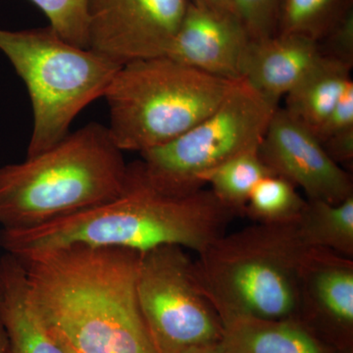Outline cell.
Masks as SVG:
<instances>
[{"mask_svg":"<svg viewBox=\"0 0 353 353\" xmlns=\"http://www.w3.org/2000/svg\"><path fill=\"white\" fill-rule=\"evenodd\" d=\"M0 324L8 353H65L32 303L24 268L8 253L0 257Z\"/></svg>","mask_w":353,"mask_h":353,"instance_id":"cell-14","label":"cell"},{"mask_svg":"<svg viewBox=\"0 0 353 353\" xmlns=\"http://www.w3.org/2000/svg\"><path fill=\"white\" fill-rule=\"evenodd\" d=\"M322 55L353 67V9L345 14L320 41Z\"/></svg>","mask_w":353,"mask_h":353,"instance_id":"cell-23","label":"cell"},{"mask_svg":"<svg viewBox=\"0 0 353 353\" xmlns=\"http://www.w3.org/2000/svg\"><path fill=\"white\" fill-rule=\"evenodd\" d=\"M259 155L275 175L303 189L309 201L339 204L353 196L352 173L336 164L312 131L284 108L274 113Z\"/></svg>","mask_w":353,"mask_h":353,"instance_id":"cell-10","label":"cell"},{"mask_svg":"<svg viewBox=\"0 0 353 353\" xmlns=\"http://www.w3.org/2000/svg\"><path fill=\"white\" fill-rule=\"evenodd\" d=\"M190 2L194 4V6L205 7V8L211 9V10L231 14V15L240 17L233 0H190Z\"/></svg>","mask_w":353,"mask_h":353,"instance_id":"cell-26","label":"cell"},{"mask_svg":"<svg viewBox=\"0 0 353 353\" xmlns=\"http://www.w3.org/2000/svg\"><path fill=\"white\" fill-rule=\"evenodd\" d=\"M323 55L313 39L296 34H274L250 41L243 60L241 79L260 94L279 105L307 75Z\"/></svg>","mask_w":353,"mask_h":353,"instance_id":"cell-13","label":"cell"},{"mask_svg":"<svg viewBox=\"0 0 353 353\" xmlns=\"http://www.w3.org/2000/svg\"><path fill=\"white\" fill-rule=\"evenodd\" d=\"M221 347L226 353H345L297 318L234 317L223 322Z\"/></svg>","mask_w":353,"mask_h":353,"instance_id":"cell-15","label":"cell"},{"mask_svg":"<svg viewBox=\"0 0 353 353\" xmlns=\"http://www.w3.org/2000/svg\"><path fill=\"white\" fill-rule=\"evenodd\" d=\"M352 9L353 0H280L276 34H296L319 43Z\"/></svg>","mask_w":353,"mask_h":353,"instance_id":"cell-19","label":"cell"},{"mask_svg":"<svg viewBox=\"0 0 353 353\" xmlns=\"http://www.w3.org/2000/svg\"><path fill=\"white\" fill-rule=\"evenodd\" d=\"M236 216L210 190L187 196L160 192L134 161L128 164L126 183L115 199L41 226L0 229V246L14 257L72 243L141 253L172 245L199 254L226 233Z\"/></svg>","mask_w":353,"mask_h":353,"instance_id":"cell-2","label":"cell"},{"mask_svg":"<svg viewBox=\"0 0 353 353\" xmlns=\"http://www.w3.org/2000/svg\"><path fill=\"white\" fill-rule=\"evenodd\" d=\"M323 148L336 164L352 171L353 166V129L334 134L322 143ZM352 173V172H350Z\"/></svg>","mask_w":353,"mask_h":353,"instance_id":"cell-25","label":"cell"},{"mask_svg":"<svg viewBox=\"0 0 353 353\" xmlns=\"http://www.w3.org/2000/svg\"><path fill=\"white\" fill-rule=\"evenodd\" d=\"M234 81L167 57L122 65L103 95L111 138L123 152L141 153L166 145L212 113Z\"/></svg>","mask_w":353,"mask_h":353,"instance_id":"cell-5","label":"cell"},{"mask_svg":"<svg viewBox=\"0 0 353 353\" xmlns=\"http://www.w3.org/2000/svg\"><path fill=\"white\" fill-rule=\"evenodd\" d=\"M15 259L41 319L79 352L157 353L137 294L141 252L72 243Z\"/></svg>","mask_w":353,"mask_h":353,"instance_id":"cell-1","label":"cell"},{"mask_svg":"<svg viewBox=\"0 0 353 353\" xmlns=\"http://www.w3.org/2000/svg\"><path fill=\"white\" fill-rule=\"evenodd\" d=\"M296 225L307 248L353 259V196L339 204L306 199Z\"/></svg>","mask_w":353,"mask_h":353,"instance_id":"cell-17","label":"cell"},{"mask_svg":"<svg viewBox=\"0 0 353 353\" xmlns=\"http://www.w3.org/2000/svg\"><path fill=\"white\" fill-rule=\"evenodd\" d=\"M250 41L239 16L190 2L166 57L208 75L238 80Z\"/></svg>","mask_w":353,"mask_h":353,"instance_id":"cell-12","label":"cell"},{"mask_svg":"<svg viewBox=\"0 0 353 353\" xmlns=\"http://www.w3.org/2000/svg\"><path fill=\"white\" fill-rule=\"evenodd\" d=\"M127 174L108 126L88 123L52 148L0 167V226H41L105 203L119 196Z\"/></svg>","mask_w":353,"mask_h":353,"instance_id":"cell-3","label":"cell"},{"mask_svg":"<svg viewBox=\"0 0 353 353\" xmlns=\"http://www.w3.org/2000/svg\"><path fill=\"white\" fill-rule=\"evenodd\" d=\"M0 51L29 92L32 130L27 157L52 148L83 109L103 97L121 65L62 39L52 28L0 29Z\"/></svg>","mask_w":353,"mask_h":353,"instance_id":"cell-6","label":"cell"},{"mask_svg":"<svg viewBox=\"0 0 353 353\" xmlns=\"http://www.w3.org/2000/svg\"><path fill=\"white\" fill-rule=\"evenodd\" d=\"M137 294L157 353H183L222 340V320L199 287L185 248L161 245L141 253Z\"/></svg>","mask_w":353,"mask_h":353,"instance_id":"cell-8","label":"cell"},{"mask_svg":"<svg viewBox=\"0 0 353 353\" xmlns=\"http://www.w3.org/2000/svg\"><path fill=\"white\" fill-rule=\"evenodd\" d=\"M352 67L323 55L285 95V110L311 131L319 126L352 82Z\"/></svg>","mask_w":353,"mask_h":353,"instance_id":"cell-16","label":"cell"},{"mask_svg":"<svg viewBox=\"0 0 353 353\" xmlns=\"http://www.w3.org/2000/svg\"><path fill=\"white\" fill-rule=\"evenodd\" d=\"M65 41L88 48V0H31Z\"/></svg>","mask_w":353,"mask_h":353,"instance_id":"cell-21","label":"cell"},{"mask_svg":"<svg viewBox=\"0 0 353 353\" xmlns=\"http://www.w3.org/2000/svg\"><path fill=\"white\" fill-rule=\"evenodd\" d=\"M51 333H52L53 336L57 338V340L59 341L60 345H62V347H63L65 353H80L78 352V350H75L73 347H72L71 345L66 340H64L63 338H61V336H58L57 334L53 333L52 331H50Z\"/></svg>","mask_w":353,"mask_h":353,"instance_id":"cell-29","label":"cell"},{"mask_svg":"<svg viewBox=\"0 0 353 353\" xmlns=\"http://www.w3.org/2000/svg\"><path fill=\"white\" fill-rule=\"evenodd\" d=\"M0 353H8V339L3 326L0 324Z\"/></svg>","mask_w":353,"mask_h":353,"instance_id":"cell-28","label":"cell"},{"mask_svg":"<svg viewBox=\"0 0 353 353\" xmlns=\"http://www.w3.org/2000/svg\"><path fill=\"white\" fill-rule=\"evenodd\" d=\"M183 353H226L221 347L220 343H215V345H204V347H199L190 348L187 352Z\"/></svg>","mask_w":353,"mask_h":353,"instance_id":"cell-27","label":"cell"},{"mask_svg":"<svg viewBox=\"0 0 353 353\" xmlns=\"http://www.w3.org/2000/svg\"><path fill=\"white\" fill-rule=\"evenodd\" d=\"M304 245L292 224L254 223L222 234L194 261L197 283L222 323L296 318Z\"/></svg>","mask_w":353,"mask_h":353,"instance_id":"cell-4","label":"cell"},{"mask_svg":"<svg viewBox=\"0 0 353 353\" xmlns=\"http://www.w3.org/2000/svg\"><path fill=\"white\" fill-rule=\"evenodd\" d=\"M305 203L296 185L274 174L255 185L245 215L261 224H292L299 219Z\"/></svg>","mask_w":353,"mask_h":353,"instance_id":"cell-20","label":"cell"},{"mask_svg":"<svg viewBox=\"0 0 353 353\" xmlns=\"http://www.w3.org/2000/svg\"><path fill=\"white\" fill-rule=\"evenodd\" d=\"M252 41L276 34V17L280 0H233Z\"/></svg>","mask_w":353,"mask_h":353,"instance_id":"cell-22","label":"cell"},{"mask_svg":"<svg viewBox=\"0 0 353 353\" xmlns=\"http://www.w3.org/2000/svg\"><path fill=\"white\" fill-rule=\"evenodd\" d=\"M296 318L336 350H350L353 259L323 248H308L301 264Z\"/></svg>","mask_w":353,"mask_h":353,"instance_id":"cell-11","label":"cell"},{"mask_svg":"<svg viewBox=\"0 0 353 353\" xmlns=\"http://www.w3.org/2000/svg\"><path fill=\"white\" fill-rule=\"evenodd\" d=\"M190 0H88V48L122 65L166 57Z\"/></svg>","mask_w":353,"mask_h":353,"instance_id":"cell-9","label":"cell"},{"mask_svg":"<svg viewBox=\"0 0 353 353\" xmlns=\"http://www.w3.org/2000/svg\"><path fill=\"white\" fill-rule=\"evenodd\" d=\"M273 172L264 163L259 150H250L230 158L201 176L202 185L236 215H245L246 204L255 185Z\"/></svg>","mask_w":353,"mask_h":353,"instance_id":"cell-18","label":"cell"},{"mask_svg":"<svg viewBox=\"0 0 353 353\" xmlns=\"http://www.w3.org/2000/svg\"><path fill=\"white\" fill-rule=\"evenodd\" d=\"M353 129V83L345 90L333 110L312 132L323 143L334 134Z\"/></svg>","mask_w":353,"mask_h":353,"instance_id":"cell-24","label":"cell"},{"mask_svg":"<svg viewBox=\"0 0 353 353\" xmlns=\"http://www.w3.org/2000/svg\"><path fill=\"white\" fill-rule=\"evenodd\" d=\"M279 108L243 79L219 106L166 145L139 153L141 172L155 189L187 196L203 189L201 176L230 158L259 150Z\"/></svg>","mask_w":353,"mask_h":353,"instance_id":"cell-7","label":"cell"}]
</instances>
